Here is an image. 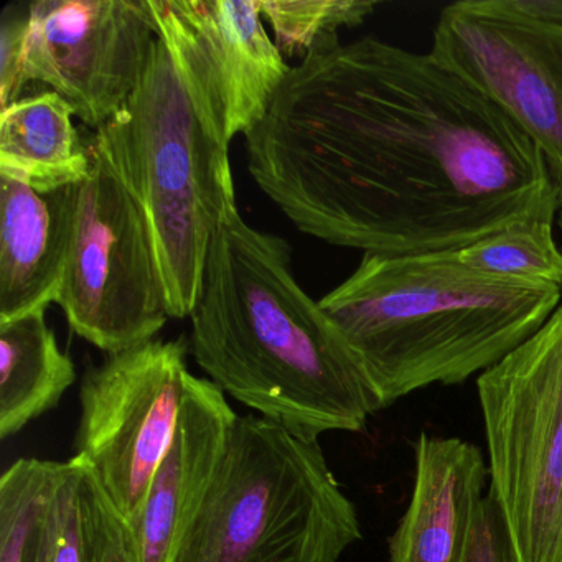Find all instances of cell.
<instances>
[{
	"label": "cell",
	"instance_id": "9a60e30c",
	"mask_svg": "<svg viewBox=\"0 0 562 562\" xmlns=\"http://www.w3.org/2000/svg\"><path fill=\"white\" fill-rule=\"evenodd\" d=\"M74 117L54 91L21 98L0 111V176L44 195L83 182L90 173V144L81 143Z\"/></svg>",
	"mask_w": 562,
	"mask_h": 562
},
{
	"label": "cell",
	"instance_id": "8fae6325",
	"mask_svg": "<svg viewBox=\"0 0 562 562\" xmlns=\"http://www.w3.org/2000/svg\"><path fill=\"white\" fill-rule=\"evenodd\" d=\"M238 417L215 383L190 373L172 439L131 519L143 562H172L218 472Z\"/></svg>",
	"mask_w": 562,
	"mask_h": 562
},
{
	"label": "cell",
	"instance_id": "ba28073f",
	"mask_svg": "<svg viewBox=\"0 0 562 562\" xmlns=\"http://www.w3.org/2000/svg\"><path fill=\"white\" fill-rule=\"evenodd\" d=\"M189 344L154 340L85 373L75 456L85 457L127 519L139 512L186 397Z\"/></svg>",
	"mask_w": 562,
	"mask_h": 562
},
{
	"label": "cell",
	"instance_id": "7402d4cb",
	"mask_svg": "<svg viewBox=\"0 0 562 562\" xmlns=\"http://www.w3.org/2000/svg\"><path fill=\"white\" fill-rule=\"evenodd\" d=\"M29 14L5 15L0 29V111L21 100L22 57Z\"/></svg>",
	"mask_w": 562,
	"mask_h": 562
},
{
	"label": "cell",
	"instance_id": "ffe728a7",
	"mask_svg": "<svg viewBox=\"0 0 562 562\" xmlns=\"http://www.w3.org/2000/svg\"><path fill=\"white\" fill-rule=\"evenodd\" d=\"M457 255L470 268L488 274L562 288V251L548 220L516 223Z\"/></svg>",
	"mask_w": 562,
	"mask_h": 562
},
{
	"label": "cell",
	"instance_id": "277c9868",
	"mask_svg": "<svg viewBox=\"0 0 562 562\" xmlns=\"http://www.w3.org/2000/svg\"><path fill=\"white\" fill-rule=\"evenodd\" d=\"M157 38L139 87L93 139L149 222L172 318L192 315L210 246L238 209L228 121L205 48L173 0H149Z\"/></svg>",
	"mask_w": 562,
	"mask_h": 562
},
{
	"label": "cell",
	"instance_id": "52a82bcc",
	"mask_svg": "<svg viewBox=\"0 0 562 562\" xmlns=\"http://www.w3.org/2000/svg\"><path fill=\"white\" fill-rule=\"evenodd\" d=\"M90 153L57 304L75 334L114 355L154 340L170 314L149 222L94 139Z\"/></svg>",
	"mask_w": 562,
	"mask_h": 562
},
{
	"label": "cell",
	"instance_id": "30bf717a",
	"mask_svg": "<svg viewBox=\"0 0 562 562\" xmlns=\"http://www.w3.org/2000/svg\"><path fill=\"white\" fill-rule=\"evenodd\" d=\"M27 14L22 85H47L101 130L146 71L157 38L149 0H37Z\"/></svg>",
	"mask_w": 562,
	"mask_h": 562
},
{
	"label": "cell",
	"instance_id": "2e32d148",
	"mask_svg": "<svg viewBox=\"0 0 562 562\" xmlns=\"http://www.w3.org/2000/svg\"><path fill=\"white\" fill-rule=\"evenodd\" d=\"M52 562H143L136 532L85 457L58 463Z\"/></svg>",
	"mask_w": 562,
	"mask_h": 562
},
{
	"label": "cell",
	"instance_id": "cb8c5ba5",
	"mask_svg": "<svg viewBox=\"0 0 562 562\" xmlns=\"http://www.w3.org/2000/svg\"><path fill=\"white\" fill-rule=\"evenodd\" d=\"M558 215H559V228H561V233H562V203H561V209H559V212H558Z\"/></svg>",
	"mask_w": 562,
	"mask_h": 562
},
{
	"label": "cell",
	"instance_id": "6da1fadb",
	"mask_svg": "<svg viewBox=\"0 0 562 562\" xmlns=\"http://www.w3.org/2000/svg\"><path fill=\"white\" fill-rule=\"evenodd\" d=\"M245 140L249 176L299 232L363 255L460 251L561 209V183L499 108L376 37L299 61Z\"/></svg>",
	"mask_w": 562,
	"mask_h": 562
},
{
	"label": "cell",
	"instance_id": "8992f818",
	"mask_svg": "<svg viewBox=\"0 0 562 562\" xmlns=\"http://www.w3.org/2000/svg\"><path fill=\"white\" fill-rule=\"evenodd\" d=\"M490 495L518 562H562V307L476 378Z\"/></svg>",
	"mask_w": 562,
	"mask_h": 562
},
{
	"label": "cell",
	"instance_id": "9c48e42d",
	"mask_svg": "<svg viewBox=\"0 0 562 562\" xmlns=\"http://www.w3.org/2000/svg\"><path fill=\"white\" fill-rule=\"evenodd\" d=\"M429 54L499 108L562 186V27L513 0H460L440 11Z\"/></svg>",
	"mask_w": 562,
	"mask_h": 562
},
{
	"label": "cell",
	"instance_id": "7a4b0ae2",
	"mask_svg": "<svg viewBox=\"0 0 562 562\" xmlns=\"http://www.w3.org/2000/svg\"><path fill=\"white\" fill-rule=\"evenodd\" d=\"M192 351L223 393L295 432H358L380 406L337 328L299 284L292 246L233 210L215 233Z\"/></svg>",
	"mask_w": 562,
	"mask_h": 562
},
{
	"label": "cell",
	"instance_id": "d6986e66",
	"mask_svg": "<svg viewBox=\"0 0 562 562\" xmlns=\"http://www.w3.org/2000/svg\"><path fill=\"white\" fill-rule=\"evenodd\" d=\"M376 8L373 0H261L279 50L301 60L340 44L338 32L363 24Z\"/></svg>",
	"mask_w": 562,
	"mask_h": 562
},
{
	"label": "cell",
	"instance_id": "5bb4252c",
	"mask_svg": "<svg viewBox=\"0 0 562 562\" xmlns=\"http://www.w3.org/2000/svg\"><path fill=\"white\" fill-rule=\"evenodd\" d=\"M173 4L212 61L229 137L246 136L261 123L292 68L266 31L261 0H173Z\"/></svg>",
	"mask_w": 562,
	"mask_h": 562
},
{
	"label": "cell",
	"instance_id": "44dd1931",
	"mask_svg": "<svg viewBox=\"0 0 562 562\" xmlns=\"http://www.w3.org/2000/svg\"><path fill=\"white\" fill-rule=\"evenodd\" d=\"M462 562H518L505 519L490 493L476 508Z\"/></svg>",
	"mask_w": 562,
	"mask_h": 562
},
{
	"label": "cell",
	"instance_id": "603a6c76",
	"mask_svg": "<svg viewBox=\"0 0 562 562\" xmlns=\"http://www.w3.org/2000/svg\"><path fill=\"white\" fill-rule=\"evenodd\" d=\"M522 14L562 27V0H513Z\"/></svg>",
	"mask_w": 562,
	"mask_h": 562
},
{
	"label": "cell",
	"instance_id": "e0dca14e",
	"mask_svg": "<svg viewBox=\"0 0 562 562\" xmlns=\"http://www.w3.org/2000/svg\"><path fill=\"white\" fill-rule=\"evenodd\" d=\"M77 380L45 312L0 324V439L58 406Z\"/></svg>",
	"mask_w": 562,
	"mask_h": 562
},
{
	"label": "cell",
	"instance_id": "7c38bea8",
	"mask_svg": "<svg viewBox=\"0 0 562 562\" xmlns=\"http://www.w3.org/2000/svg\"><path fill=\"white\" fill-rule=\"evenodd\" d=\"M413 493L391 535L390 562H462L488 467L475 443L420 432Z\"/></svg>",
	"mask_w": 562,
	"mask_h": 562
},
{
	"label": "cell",
	"instance_id": "5b68a950",
	"mask_svg": "<svg viewBox=\"0 0 562 562\" xmlns=\"http://www.w3.org/2000/svg\"><path fill=\"white\" fill-rule=\"evenodd\" d=\"M360 539L317 437L239 416L172 562H338Z\"/></svg>",
	"mask_w": 562,
	"mask_h": 562
},
{
	"label": "cell",
	"instance_id": "4fadbf2b",
	"mask_svg": "<svg viewBox=\"0 0 562 562\" xmlns=\"http://www.w3.org/2000/svg\"><path fill=\"white\" fill-rule=\"evenodd\" d=\"M77 186L44 195L0 176V324L57 304L74 236Z\"/></svg>",
	"mask_w": 562,
	"mask_h": 562
},
{
	"label": "cell",
	"instance_id": "3957f363",
	"mask_svg": "<svg viewBox=\"0 0 562 562\" xmlns=\"http://www.w3.org/2000/svg\"><path fill=\"white\" fill-rule=\"evenodd\" d=\"M457 252L363 255L318 301L380 409L480 376L561 307V285L488 274Z\"/></svg>",
	"mask_w": 562,
	"mask_h": 562
},
{
	"label": "cell",
	"instance_id": "ac0fdd59",
	"mask_svg": "<svg viewBox=\"0 0 562 562\" xmlns=\"http://www.w3.org/2000/svg\"><path fill=\"white\" fill-rule=\"evenodd\" d=\"M58 463L19 459L0 476V562H52Z\"/></svg>",
	"mask_w": 562,
	"mask_h": 562
}]
</instances>
